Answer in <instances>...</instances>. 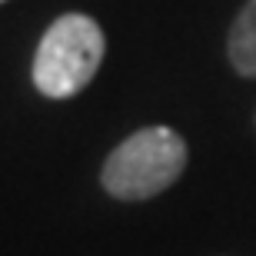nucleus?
<instances>
[{
	"label": "nucleus",
	"instance_id": "f257e3e1",
	"mask_svg": "<svg viewBox=\"0 0 256 256\" xmlns=\"http://www.w3.org/2000/svg\"><path fill=\"white\" fill-rule=\"evenodd\" d=\"M190 160L186 140L173 126H143L106 156L100 183L114 200L140 203L170 190Z\"/></svg>",
	"mask_w": 256,
	"mask_h": 256
},
{
	"label": "nucleus",
	"instance_id": "f03ea898",
	"mask_svg": "<svg viewBox=\"0 0 256 256\" xmlns=\"http://www.w3.org/2000/svg\"><path fill=\"white\" fill-rule=\"evenodd\" d=\"M104 54L100 24L86 14H64L47 27L34 54V86L50 100H66L96 76Z\"/></svg>",
	"mask_w": 256,
	"mask_h": 256
},
{
	"label": "nucleus",
	"instance_id": "7ed1b4c3",
	"mask_svg": "<svg viewBox=\"0 0 256 256\" xmlns=\"http://www.w3.org/2000/svg\"><path fill=\"white\" fill-rule=\"evenodd\" d=\"M226 54L240 76H256V0H246V7L236 14L230 27Z\"/></svg>",
	"mask_w": 256,
	"mask_h": 256
},
{
	"label": "nucleus",
	"instance_id": "20e7f679",
	"mask_svg": "<svg viewBox=\"0 0 256 256\" xmlns=\"http://www.w3.org/2000/svg\"><path fill=\"white\" fill-rule=\"evenodd\" d=\"M0 4H4V0H0Z\"/></svg>",
	"mask_w": 256,
	"mask_h": 256
}]
</instances>
